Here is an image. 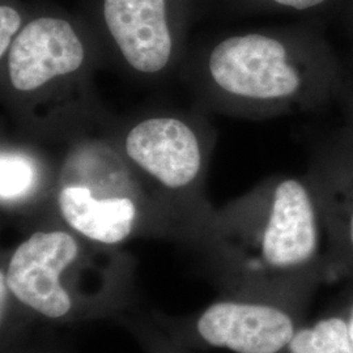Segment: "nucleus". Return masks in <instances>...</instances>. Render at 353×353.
Instances as JSON below:
<instances>
[{"label":"nucleus","mask_w":353,"mask_h":353,"mask_svg":"<svg viewBox=\"0 0 353 353\" xmlns=\"http://www.w3.org/2000/svg\"><path fill=\"white\" fill-rule=\"evenodd\" d=\"M219 237L241 297L306 310L334 278L322 208L309 174L275 176L232 203Z\"/></svg>","instance_id":"f257e3e1"},{"label":"nucleus","mask_w":353,"mask_h":353,"mask_svg":"<svg viewBox=\"0 0 353 353\" xmlns=\"http://www.w3.org/2000/svg\"><path fill=\"white\" fill-rule=\"evenodd\" d=\"M198 87L214 109L249 119L322 110L341 100L347 71L307 29H256L216 39L198 62Z\"/></svg>","instance_id":"f03ea898"},{"label":"nucleus","mask_w":353,"mask_h":353,"mask_svg":"<svg viewBox=\"0 0 353 353\" xmlns=\"http://www.w3.org/2000/svg\"><path fill=\"white\" fill-rule=\"evenodd\" d=\"M93 38L57 13L30 16L1 62V99L30 139L72 141L100 121Z\"/></svg>","instance_id":"7ed1b4c3"},{"label":"nucleus","mask_w":353,"mask_h":353,"mask_svg":"<svg viewBox=\"0 0 353 353\" xmlns=\"http://www.w3.org/2000/svg\"><path fill=\"white\" fill-rule=\"evenodd\" d=\"M141 189L112 137L70 141L55 179V203L67 228L81 239L119 245L139 221Z\"/></svg>","instance_id":"20e7f679"},{"label":"nucleus","mask_w":353,"mask_h":353,"mask_svg":"<svg viewBox=\"0 0 353 353\" xmlns=\"http://www.w3.org/2000/svg\"><path fill=\"white\" fill-rule=\"evenodd\" d=\"M140 186L169 195L196 189L207 172L214 131L190 114L159 110L143 114L110 135Z\"/></svg>","instance_id":"39448f33"},{"label":"nucleus","mask_w":353,"mask_h":353,"mask_svg":"<svg viewBox=\"0 0 353 353\" xmlns=\"http://www.w3.org/2000/svg\"><path fill=\"white\" fill-rule=\"evenodd\" d=\"M188 0H101L102 34L113 57L140 79H161L179 61Z\"/></svg>","instance_id":"423d86ee"},{"label":"nucleus","mask_w":353,"mask_h":353,"mask_svg":"<svg viewBox=\"0 0 353 353\" xmlns=\"http://www.w3.org/2000/svg\"><path fill=\"white\" fill-rule=\"evenodd\" d=\"M80 242L64 229L37 230L20 242L3 270L13 297L49 319H61L72 310V299L62 283L64 272L80 256Z\"/></svg>","instance_id":"0eeeda50"},{"label":"nucleus","mask_w":353,"mask_h":353,"mask_svg":"<svg viewBox=\"0 0 353 353\" xmlns=\"http://www.w3.org/2000/svg\"><path fill=\"white\" fill-rule=\"evenodd\" d=\"M306 310L265 299L241 297L208 306L196 322L207 344L233 353H280L305 323Z\"/></svg>","instance_id":"6e6552de"},{"label":"nucleus","mask_w":353,"mask_h":353,"mask_svg":"<svg viewBox=\"0 0 353 353\" xmlns=\"http://www.w3.org/2000/svg\"><path fill=\"white\" fill-rule=\"evenodd\" d=\"M326 224L334 278L353 283V145L338 134L307 170Z\"/></svg>","instance_id":"1a4fd4ad"},{"label":"nucleus","mask_w":353,"mask_h":353,"mask_svg":"<svg viewBox=\"0 0 353 353\" xmlns=\"http://www.w3.org/2000/svg\"><path fill=\"white\" fill-rule=\"evenodd\" d=\"M49 160L24 141L3 140L0 151V201L3 208H16L37 198L57 178Z\"/></svg>","instance_id":"9d476101"},{"label":"nucleus","mask_w":353,"mask_h":353,"mask_svg":"<svg viewBox=\"0 0 353 353\" xmlns=\"http://www.w3.org/2000/svg\"><path fill=\"white\" fill-rule=\"evenodd\" d=\"M280 353H353L348 327L339 307L334 305L314 321L305 322Z\"/></svg>","instance_id":"9b49d317"},{"label":"nucleus","mask_w":353,"mask_h":353,"mask_svg":"<svg viewBox=\"0 0 353 353\" xmlns=\"http://www.w3.org/2000/svg\"><path fill=\"white\" fill-rule=\"evenodd\" d=\"M26 17L14 0H1L0 4V59L11 49L13 41L26 26Z\"/></svg>","instance_id":"f8f14e48"},{"label":"nucleus","mask_w":353,"mask_h":353,"mask_svg":"<svg viewBox=\"0 0 353 353\" xmlns=\"http://www.w3.org/2000/svg\"><path fill=\"white\" fill-rule=\"evenodd\" d=\"M255 7L274 8L293 13H313L330 6L334 0H246Z\"/></svg>","instance_id":"ddd939ff"},{"label":"nucleus","mask_w":353,"mask_h":353,"mask_svg":"<svg viewBox=\"0 0 353 353\" xmlns=\"http://www.w3.org/2000/svg\"><path fill=\"white\" fill-rule=\"evenodd\" d=\"M341 101L344 105V126L339 135L353 145V79L347 72Z\"/></svg>","instance_id":"4468645a"},{"label":"nucleus","mask_w":353,"mask_h":353,"mask_svg":"<svg viewBox=\"0 0 353 353\" xmlns=\"http://www.w3.org/2000/svg\"><path fill=\"white\" fill-rule=\"evenodd\" d=\"M345 319L350 339L353 347V283H348V287L341 293L339 301L335 303Z\"/></svg>","instance_id":"2eb2a0df"},{"label":"nucleus","mask_w":353,"mask_h":353,"mask_svg":"<svg viewBox=\"0 0 353 353\" xmlns=\"http://www.w3.org/2000/svg\"><path fill=\"white\" fill-rule=\"evenodd\" d=\"M11 290L8 288V284H7V280H6V275L1 270L0 272V297H1V321L4 319V314L7 312V305H8V297H10Z\"/></svg>","instance_id":"dca6fc26"}]
</instances>
